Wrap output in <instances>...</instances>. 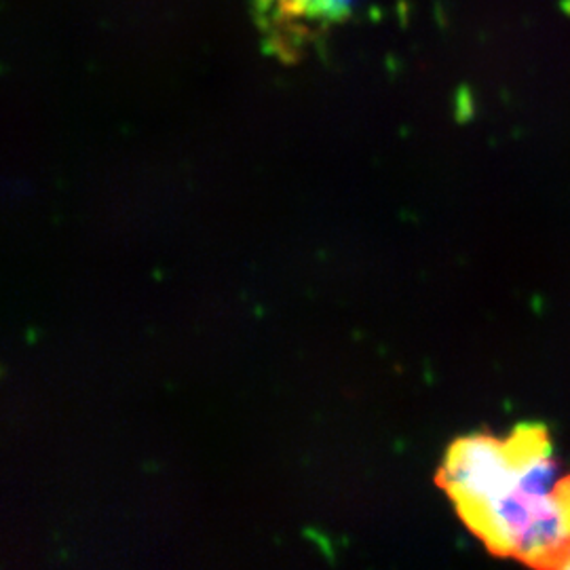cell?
Masks as SVG:
<instances>
[{
  "label": "cell",
  "instance_id": "277c9868",
  "mask_svg": "<svg viewBox=\"0 0 570 570\" xmlns=\"http://www.w3.org/2000/svg\"><path fill=\"white\" fill-rule=\"evenodd\" d=\"M344 2H349V0H344Z\"/></svg>",
  "mask_w": 570,
  "mask_h": 570
},
{
  "label": "cell",
  "instance_id": "6da1fadb",
  "mask_svg": "<svg viewBox=\"0 0 570 570\" xmlns=\"http://www.w3.org/2000/svg\"><path fill=\"white\" fill-rule=\"evenodd\" d=\"M437 482L490 554L535 569H570V531L556 497L558 463L543 423H520L504 437H459Z\"/></svg>",
  "mask_w": 570,
  "mask_h": 570
},
{
  "label": "cell",
  "instance_id": "3957f363",
  "mask_svg": "<svg viewBox=\"0 0 570 570\" xmlns=\"http://www.w3.org/2000/svg\"><path fill=\"white\" fill-rule=\"evenodd\" d=\"M556 497H558V504H560V509H562L565 522H567L570 531V473L569 475H565L562 480H558V484H556Z\"/></svg>",
  "mask_w": 570,
  "mask_h": 570
},
{
  "label": "cell",
  "instance_id": "7a4b0ae2",
  "mask_svg": "<svg viewBox=\"0 0 570 570\" xmlns=\"http://www.w3.org/2000/svg\"><path fill=\"white\" fill-rule=\"evenodd\" d=\"M344 0H258V22L269 33L270 45L281 49L302 47L328 22L338 20Z\"/></svg>",
  "mask_w": 570,
  "mask_h": 570
}]
</instances>
